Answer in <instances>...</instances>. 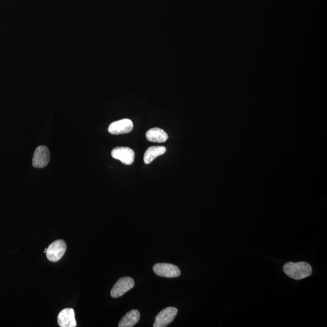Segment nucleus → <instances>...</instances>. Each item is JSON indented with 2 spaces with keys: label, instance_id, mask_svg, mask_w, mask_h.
Here are the masks:
<instances>
[{
  "label": "nucleus",
  "instance_id": "nucleus-9",
  "mask_svg": "<svg viewBox=\"0 0 327 327\" xmlns=\"http://www.w3.org/2000/svg\"><path fill=\"white\" fill-rule=\"evenodd\" d=\"M58 323L61 327L77 326L74 310L73 309L63 310L58 314Z\"/></svg>",
  "mask_w": 327,
  "mask_h": 327
},
{
  "label": "nucleus",
  "instance_id": "nucleus-2",
  "mask_svg": "<svg viewBox=\"0 0 327 327\" xmlns=\"http://www.w3.org/2000/svg\"><path fill=\"white\" fill-rule=\"evenodd\" d=\"M66 250L67 246L64 240H58L54 241L47 249V258L50 261L58 262L64 256Z\"/></svg>",
  "mask_w": 327,
  "mask_h": 327
},
{
  "label": "nucleus",
  "instance_id": "nucleus-11",
  "mask_svg": "<svg viewBox=\"0 0 327 327\" xmlns=\"http://www.w3.org/2000/svg\"><path fill=\"white\" fill-rule=\"evenodd\" d=\"M140 319V313L137 310H132L126 313L121 319L119 327H132L135 326Z\"/></svg>",
  "mask_w": 327,
  "mask_h": 327
},
{
  "label": "nucleus",
  "instance_id": "nucleus-7",
  "mask_svg": "<svg viewBox=\"0 0 327 327\" xmlns=\"http://www.w3.org/2000/svg\"><path fill=\"white\" fill-rule=\"evenodd\" d=\"M50 152L46 146H39L34 152L33 160V166L36 168H43L47 166L50 161Z\"/></svg>",
  "mask_w": 327,
  "mask_h": 327
},
{
  "label": "nucleus",
  "instance_id": "nucleus-3",
  "mask_svg": "<svg viewBox=\"0 0 327 327\" xmlns=\"http://www.w3.org/2000/svg\"><path fill=\"white\" fill-rule=\"evenodd\" d=\"M179 310L175 307H169L161 310L155 317L154 327H166L173 321Z\"/></svg>",
  "mask_w": 327,
  "mask_h": 327
},
{
  "label": "nucleus",
  "instance_id": "nucleus-5",
  "mask_svg": "<svg viewBox=\"0 0 327 327\" xmlns=\"http://www.w3.org/2000/svg\"><path fill=\"white\" fill-rule=\"evenodd\" d=\"M135 286V281L131 277L120 278L110 291V295L113 298L122 296L127 292L131 290Z\"/></svg>",
  "mask_w": 327,
  "mask_h": 327
},
{
  "label": "nucleus",
  "instance_id": "nucleus-10",
  "mask_svg": "<svg viewBox=\"0 0 327 327\" xmlns=\"http://www.w3.org/2000/svg\"><path fill=\"white\" fill-rule=\"evenodd\" d=\"M146 138L148 141L163 143L167 140L169 136L164 130L155 128L148 130L146 133Z\"/></svg>",
  "mask_w": 327,
  "mask_h": 327
},
{
  "label": "nucleus",
  "instance_id": "nucleus-1",
  "mask_svg": "<svg viewBox=\"0 0 327 327\" xmlns=\"http://www.w3.org/2000/svg\"><path fill=\"white\" fill-rule=\"evenodd\" d=\"M283 271L289 277L300 280L309 277L312 274V268L306 262H289L284 265Z\"/></svg>",
  "mask_w": 327,
  "mask_h": 327
},
{
  "label": "nucleus",
  "instance_id": "nucleus-8",
  "mask_svg": "<svg viewBox=\"0 0 327 327\" xmlns=\"http://www.w3.org/2000/svg\"><path fill=\"white\" fill-rule=\"evenodd\" d=\"M133 124L131 120L123 119L110 124L108 131L112 135L125 134L132 132Z\"/></svg>",
  "mask_w": 327,
  "mask_h": 327
},
{
  "label": "nucleus",
  "instance_id": "nucleus-4",
  "mask_svg": "<svg viewBox=\"0 0 327 327\" xmlns=\"http://www.w3.org/2000/svg\"><path fill=\"white\" fill-rule=\"evenodd\" d=\"M155 274L164 278H177L181 275L179 266L168 263H158L153 267Z\"/></svg>",
  "mask_w": 327,
  "mask_h": 327
},
{
  "label": "nucleus",
  "instance_id": "nucleus-6",
  "mask_svg": "<svg viewBox=\"0 0 327 327\" xmlns=\"http://www.w3.org/2000/svg\"><path fill=\"white\" fill-rule=\"evenodd\" d=\"M112 157L115 160H120L125 165H131L135 160V152L132 148L126 147H119L113 148L111 152Z\"/></svg>",
  "mask_w": 327,
  "mask_h": 327
},
{
  "label": "nucleus",
  "instance_id": "nucleus-12",
  "mask_svg": "<svg viewBox=\"0 0 327 327\" xmlns=\"http://www.w3.org/2000/svg\"><path fill=\"white\" fill-rule=\"evenodd\" d=\"M166 152V148L164 146H152L149 147L144 154V163L151 164L155 158L164 155Z\"/></svg>",
  "mask_w": 327,
  "mask_h": 327
}]
</instances>
